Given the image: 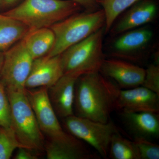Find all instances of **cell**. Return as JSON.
Instances as JSON below:
<instances>
[{
	"instance_id": "obj_1",
	"label": "cell",
	"mask_w": 159,
	"mask_h": 159,
	"mask_svg": "<svg viewBox=\"0 0 159 159\" xmlns=\"http://www.w3.org/2000/svg\"><path fill=\"white\" fill-rule=\"evenodd\" d=\"M121 89L99 71L80 75L75 86L76 116L106 123L116 105Z\"/></svg>"
},
{
	"instance_id": "obj_2",
	"label": "cell",
	"mask_w": 159,
	"mask_h": 159,
	"mask_svg": "<svg viewBox=\"0 0 159 159\" xmlns=\"http://www.w3.org/2000/svg\"><path fill=\"white\" fill-rule=\"evenodd\" d=\"M82 8L70 0H25L4 14L24 23L32 31L50 28Z\"/></svg>"
},
{
	"instance_id": "obj_3",
	"label": "cell",
	"mask_w": 159,
	"mask_h": 159,
	"mask_svg": "<svg viewBox=\"0 0 159 159\" xmlns=\"http://www.w3.org/2000/svg\"><path fill=\"white\" fill-rule=\"evenodd\" d=\"M105 16L102 9L75 13L51 26L55 35L53 48L47 54L53 57L62 54L71 46L105 28Z\"/></svg>"
},
{
	"instance_id": "obj_4",
	"label": "cell",
	"mask_w": 159,
	"mask_h": 159,
	"mask_svg": "<svg viewBox=\"0 0 159 159\" xmlns=\"http://www.w3.org/2000/svg\"><path fill=\"white\" fill-rule=\"evenodd\" d=\"M11 108V128L23 148L33 152L44 149L42 132L24 91L5 89Z\"/></svg>"
},
{
	"instance_id": "obj_5",
	"label": "cell",
	"mask_w": 159,
	"mask_h": 159,
	"mask_svg": "<svg viewBox=\"0 0 159 159\" xmlns=\"http://www.w3.org/2000/svg\"><path fill=\"white\" fill-rule=\"evenodd\" d=\"M105 28L71 46L61 54L64 74L98 72L104 61L102 41Z\"/></svg>"
},
{
	"instance_id": "obj_6",
	"label": "cell",
	"mask_w": 159,
	"mask_h": 159,
	"mask_svg": "<svg viewBox=\"0 0 159 159\" xmlns=\"http://www.w3.org/2000/svg\"><path fill=\"white\" fill-rule=\"evenodd\" d=\"M48 88H39L34 90L25 89V93L40 130L51 142L63 145H80L79 142L63 130L57 119L50 98Z\"/></svg>"
},
{
	"instance_id": "obj_7",
	"label": "cell",
	"mask_w": 159,
	"mask_h": 159,
	"mask_svg": "<svg viewBox=\"0 0 159 159\" xmlns=\"http://www.w3.org/2000/svg\"><path fill=\"white\" fill-rule=\"evenodd\" d=\"M64 119L66 128L72 135L88 143L102 157H107L113 136L119 132L113 122L102 123L74 115Z\"/></svg>"
},
{
	"instance_id": "obj_8",
	"label": "cell",
	"mask_w": 159,
	"mask_h": 159,
	"mask_svg": "<svg viewBox=\"0 0 159 159\" xmlns=\"http://www.w3.org/2000/svg\"><path fill=\"white\" fill-rule=\"evenodd\" d=\"M33 60L22 39L4 52L0 82L5 89L25 90Z\"/></svg>"
},
{
	"instance_id": "obj_9",
	"label": "cell",
	"mask_w": 159,
	"mask_h": 159,
	"mask_svg": "<svg viewBox=\"0 0 159 159\" xmlns=\"http://www.w3.org/2000/svg\"><path fill=\"white\" fill-rule=\"evenodd\" d=\"M99 72L116 83L121 89L142 85L145 74V69L117 58L104 59Z\"/></svg>"
},
{
	"instance_id": "obj_10",
	"label": "cell",
	"mask_w": 159,
	"mask_h": 159,
	"mask_svg": "<svg viewBox=\"0 0 159 159\" xmlns=\"http://www.w3.org/2000/svg\"><path fill=\"white\" fill-rule=\"evenodd\" d=\"M116 110L121 112L159 113V95L142 85L128 89H121Z\"/></svg>"
},
{
	"instance_id": "obj_11",
	"label": "cell",
	"mask_w": 159,
	"mask_h": 159,
	"mask_svg": "<svg viewBox=\"0 0 159 159\" xmlns=\"http://www.w3.org/2000/svg\"><path fill=\"white\" fill-rule=\"evenodd\" d=\"M64 75L61 54L53 57L46 55L34 59L26 80L25 89L49 88Z\"/></svg>"
},
{
	"instance_id": "obj_12",
	"label": "cell",
	"mask_w": 159,
	"mask_h": 159,
	"mask_svg": "<svg viewBox=\"0 0 159 159\" xmlns=\"http://www.w3.org/2000/svg\"><path fill=\"white\" fill-rule=\"evenodd\" d=\"M113 43L112 49L114 56L127 59H136L137 54L144 50L153 37L152 30L141 27L121 34Z\"/></svg>"
},
{
	"instance_id": "obj_13",
	"label": "cell",
	"mask_w": 159,
	"mask_h": 159,
	"mask_svg": "<svg viewBox=\"0 0 159 159\" xmlns=\"http://www.w3.org/2000/svg\"><path fill=\"white\" fill-rule=\"evenodd\" d=\"M80 76L77 74H66L54 85L49 88V98L56 114L61 118L74 115L75 86Z\"/></svg>"
},
{
	"instance_id": "obj_14",
	"label": "cell",
	"mask_w": 159,
	"mask_h": 159,
	"mask_svg": "<svg viewBox=\"0 0 159 159\" xmlns=\"http://www.w3.org/2000/svg\"><path fill=\"white\" fill-rule=\"evenodd\" d=\"M135 3L112 26L110 31L114 35L139 28L152 21L157 13V4L152 0H143Z\"/></svg>"
},
{
	"instance_id": "obj_15",
	"label": "cell",
	"mask_w": 159,
	"mask_h": 159,
	"mask_svg": "<svg viewBox=\"0 0 159 159\" xmlns=\"http://www.w3.org/2000/svg\"><path fill=\"white\" fill-rule=\"evenodd\" d=\"M123 122L134 135L150 140L159 136V113L150 112H121Z\"/></svg>"
},
{
	"instance_id": "obj_16",
	"label": "cell",
	"mask_w": 159,
	"mask_h": 159,
	"mask_svg": "<svg viewBox=\"0 0 159 159\" xmlns=\"http://www.w3.org/2000/svg\"><path fill=\"white\" fill-rule=\"evenodd\" d=\"M27 51L33 59L46 56L53 48L55 35L50 28L30 31L22 39Z\"/></svg>"
},
{
	"instance_id": "obj_17",
	"label": "cell",
	"mask_w": 159,
	"mask_h": 159,
	"mask_svg": "<svg viewBox=\"0 0 159 159\" xmlns=\"http://www.w3.org/2000/svg\"><path fill=\"white\" fill-rule=\"evenodd\" d=\"M30 31L24 23L4 14H0V51L4 52L21 40Z\"/></svg>"
},
{
	"instance_id": "obj_18",
	"label": "cell",
	"mask_w": 159,
	"mask_h": 159,
	"mask_svg": "<svg viewBox=\"0 0 159 159\" xmlns=\"http://www.w3.org/2000/svg\"><path fill=\"white\" fill-rule=\"evenodd\" d=\"M48 159H92L97 156L85 150L81 145H63L51 142L46 147Z\"/></svg>"
},
{
	"instance_id": "obj_19",
	"label": "cell",
	"mask_w": 159,
	"mask_h": 159,
	"mask_svg": "<svg viewBox=\"0 0 159 159\" xmlns=\"http://www.w3.org/2000/svg\"><path fill=\"white\" fill-rule=\"evenodd\" d=\"M113 159H140L135 143L122 136L119 132L113 136L109 154Z\"/></svg>"
},
{
	"instance_id": "obj_20",
	"label": "cell",
	"mask_w": 159,
	"mask_h": 159,
	"mask_svg": "<svg viewBox=\"0 0 159 159\" xmlns=\"http://www.w3.org/2000/svg\"><path fill=\"white\" fill-rule=\"evenodd\" d=\"M140 0H98L105 16V33L110 31L122 12Z\"/></svg>"
},
{
	"instance_id": "obj_21",
	"label": "cell",
	"mask_w": 159,
	"mask_h": 159,
	"mask_svg": "<svg viewBox=\"0 0 159 159\" xmlns=\"http://www.w3.org/2000/svg\"><path fill=\"white\" fill-rule=\"evenodd\" d=\"M22 147L11 127L0 126V159H9L16 149Z\"/></svg>"
},
{
	"instance_id": "obj_22",
	"label": "cell",
	"mask_w": 159,
	"mask_h": 159,
	"mask_svg": "<svg viewBox=\"0 0 159 159\" xmlns=\"http://www.w3.org/2000/svg\"><path fill=\"white\" fill-rule=\"evenodd\" d=\"M135 143L140 155V159H159V146L150 140L134 137Z\"/></svg>"
},
{
	"instance_id": "obj_23",
	"label": "cell",
	"mask_w": 159,
	"mask_h": 159,
	"mask_svg": "<svg viewBox=\"0 0 159 159\" xmlns=\"http://www.w3.org/2000/svg\"><path fill=\"white\" fill-rule=\"evenodd\" d=\"M145 70V78L142 86L159 95V64H151Z\"/></svg>"
},
{
	"instance_id": "obj_24",
	"label": "cell",
	"mask_w": 159,
	"mask_h": 159,
	"mask_svg": "<svg viewBox=\"0 0 159 159\" xmlns=\"http://www.w3.org/2000/svg\"><path fill=\"white\" fill-rule=\"evenodd\" d=\"M11 125V108L6 89L0 82V126L10 127Z\"/></svg>"
},
{
	"instance_id": "obj_25",
	"label": "cell",
	"mask_w": 159,
	"mask_h": 159,
	"mask_svg": "<svg viewBox=\"0 0 159 159\" xmlns=\"http://www.w3.org/2000/svg\"><path fill=\"white\" fill-rule=\"evenodd\" d=\"M80 5L85 11H94L99 9L98 0H70Z\"/></svg>"
},
{
	"instance_id": "obj_26",
	"label": "cell",
	"mask_w": 159,
	"mask_h": 159,
	"mask_svg": "<svg viewBox=\"0 0 159 159\" xmlns=\"http://www.w3.org/2000/svg\"><path fill=\"white\" fill-rule=\"evenodd\" d=\"M17 153L15 157L16 159H36L37 156L33 153V152L25 148H18Z\"/></svg>"
},
{
	"instance_id": "obj_27",
	"label": "cell",
	"mask_w": 159,
	"mask_h": 159,
	"mask_svg": "<svg viewBox=\"0 0 159 159\" xmlns=\"http://www.w3.org/2000/svg\"><path fill=\"white\" fill-rule=\"evenodd\" d=\"M19 0H0V5L4 6H12L15 3L17 2Z\"/></svg>"
},
{
	"instance_id": "obj_28",
	"label": "cell",
	"mask_w": 159,
	"mask_h": 159,
	"mask_svg": "<svg viewBox=\"0 0 159 159\" xmlns=\"http://www.w3.org/2000/svg\"><path fill=\"white\" fill-rule=\"evenodd\" d=\"M3 61H4V52L0 51V74L2 67Z\"/></svg>"
}]
</instances>
